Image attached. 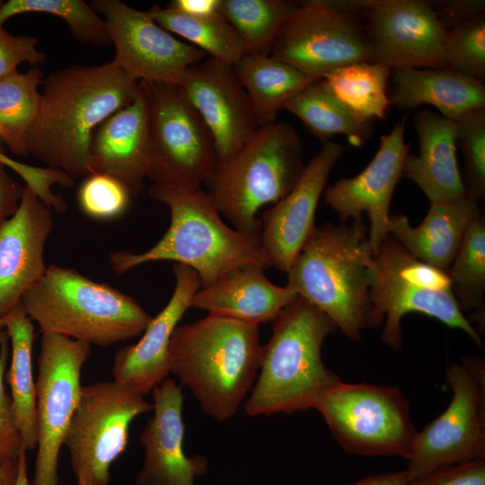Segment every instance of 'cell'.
Instances as JSON below:
<instances>
[{
  "instance_id": "obj_18",
  "label": "cell",
  "mask_w": 485,
  "mask_h": 485,
  "mask_svg": "<svg viewBox=\"0 0 485 485\" xmlns=\"http://www.w3.org/2000/svg\"><path fill=\"white\" fill-rule=\"evenodd\" d=\"M405 118L381 137L380 146L368 165L352 178H342L324 190V200L342 223L349 218L362 221L366 213L370 227L368 241L375 256L389 235L390 204L394 189L402 177L410 154L404 141Z\"/></svg>"
},
{
  "instance_id": "obj_38",
  "label": "cell",
  "mask_w": 485,
  "mask_h": 485,
  "mask_svg": "<svg viewBox=\"0 0 485 485\" xmlns=\"http://www.w3.org/2000/svg\"><path fill=\"white\" fill-rule=\"evenodd\" d=\"M455 128L464 161L466 196L478 203L485 198V108L468 111L455 121Z\"/></svg>"
},
{
  "instance_id": "obj_30",
  "label": "cell",
  "mask_w": 485,
  "mask_h": 485,
  "mask_svg": "<svg viewBox=\"0 0 485 485\" xmlns=\"http://www.w3.org/2000/svg\"><path fill=\"white\" fill-rule=\"evenodd\" d=\"M390 70L378 63L357 62L329 72L320 83L357 119L372 123L383 119L390 105Z\"/></svg>"
},
{
  "instance_id": "obj_17",
  "label": "cell",
  "mask_w": 485,
  "mask_h": 485,
  "mask_svg": "<svg viewBox=\"0 0 485 485\" xmlns=\"http://www.w3.org/2000/svg\"><path fill=\"white\" fill-rule=\"evenodd\" d=\"M176 87L211 132L218 163L237 152L260 126L233 64L206 57L185 71Z\"/></svg>"
},
{
  "instance_id": "obj_14",
  "label": "cell",
  "mask_w": 485,
  "mask_h": 485,
  "mask_svg": "<svg viewBox=\"0 0 485 485\" xmlns=\"http://www.w3.org/2000/svg\"><path fill=\"white\" fill-rule=\"evenodd\" d=\"M269 54L317 79L344 66L371 60L367 37L352 15L331 10L321 0L300 4Z\"/></svg>"
},
{
  "instance_id": "obj_28",
  "label": "cell",
  "mask_w": 485,
  "mask_h": 485,
  "mask_svg": "<svg viewBox=\"0 0 485 485\" xmlns=\"http://www.w3.org/2000/svg\"><path fill=\"white\" fill-rule=\"evenodd\" d=\"M10 341L11 363L6 374L13 414L26 451L37 446L36 380L33 377L34 325L21 303L3 317Z\"/></svg>"
},
{
  "instance_id": "obj_47",
  "label": "cell",
  "mask_w": 485,
  "mask_h": 485,
  "mask_svg": "<svg viewBox=\"0 0 485 485\" xmlns=\"http://www.w3.org/2000/svg\"><path fill=\"white\" fill-rule=\"evenodd\" d=\"M408 475L405 470L393 472L372 474L354 483L344 485H406Z\"/></svg>"
},
{
  "instance_id": "obj_43",
  "label": "cell",
  "mask_w": 485,
  "mask_h": 485,
  "mask_svg": "<svg viewBox=\"0 0 485 485\" xmlns=\"http://www.w3.org/2000/svg\"><path fill=\"white\" fill-rule=\"evenodd\" d=\"M6 169L0 163V223L15 213L25 187L12 178Z\"/></svg>"
},
{
  "instance_id": "obj_49",
  "label": "cell",
  "mask_w": 485,
  "mask_h": 485,
  "mask_svg": "<svg viewBox=\"0 0 485 485\" xmlns=\"http://www.w3.org/2000/svg\"><path fill=\"white\" fill-rule=\"evenodd\" d=\"M18 472V458L0 466V485H15Z\"/></svg>"
},
{
  "instance_id": "obj_48",
  "label": "cell",
  "mask_w": 485,
  "mask_h": 485,
  "mask_svg": "<svg viewBox=\"0 0 485 485\" xmlns=\"http://www.w3.org/2000/svg\"><path fill=\"white\" fill-rule=\"evenodd\" d=\"M322 3L328 8L347 13L352 14L358 12H368L377 3L376 0H321Z\"/></svg>"
},
{
  "instance_id": "obj_37",
  "label": "cell",
  "mask_w": 485,
  "mask_h": 485,
  "mask_svg": "<svg viewBox=\"0 0 485 485\" xmlns=\"http://www.w3.org/2000/svg\"><path fill=\"white\" fill-rule=\"evenodd\" d=\"M444 54L446 68L484 83V15L479 14L447 31Z\"/></svg>"
},
{
  "instance_id": "obj_45",
  "label": "cell",
  "mask_w": 485,
  "mask_h": 485,
  "mask_svg": "<svg viewBox=\"0 0 485 485\" xmlns=\"http://www.w3.org/2000/svg\"><path fill=\"white\" fill-rule=\"evenodd\" d=\"M221 0H173L166 8L191 17H211L221 13Z\"/></svg>"
},
{
  "instance_id": "obj_11",
  "label": "cell",
  "mask_w": 485,
  "mask_h": 485,
  "mask_svg": "<svg viewBox=\"0 0 485 485\" xmlns=\"http://www.w3.org/2000/svg\"><path fill=\"white\" fill-rule=\"evenodd\" d=\"M151 410L143 395L115 380L83 386L64 438L77 482L110 485V467L127 448L131 423Z\"/></svg>"
},
{
  "instance_id": "obj_53",
  "label": "cell",
  "mask_w": 485,
  "mask_h": 485,
  "mask_svg": "<svg viewBox=\"0 0 485 485\" xmlns=\"http://www.w3.org/2000/svg\"><path fill=\"white\" fill-rule=\"evenodd\" d=\"M75 485H82V484H80V483L76 482V484H75Z\"/></svg>"
},
{
  "instance_id": "obj_15",
  "label": "cell",
  "mask_w": 485,
  "mask_h": 485,
  "mask_svg": "<svg viewBox=\"0 0 485 485\" xmlns=\"http://www.w3.org/2000/svg\"><path fill=\"white\" fill-rule=\"evenodd\" d=\"M90 5L104 18L114 61L142 82L176 85L185 71L207 57L199 48L178 40L139 11L120 0H93Z\"/></svg>"
},
{
  "instance_id": "obj_5",
  "label": "cell",
  "mask_w": 485,
  "mask_h": 485,
  "mask_svg": "<svg viewBox=\"0 0 485 485\" xmlns=\"http://www.w3.org/2000/svg\"><path fill=\"white\" fill-rule=\"evenodd\" d=\"M368 230L363 222L316 226L287 273V286L359 340L370 310Z\"/></svg>"
},
{
  "instance_id": "obj_2",
  "label": "cell",
  "mask_w": 485,
  "mask_h": 485,
  "mask_svg": "<svg viewBox=\"0 0 485 485\" xmlns=\"http://www.w3.org/2000/svg\"><path fill=\"white\" fill-rule=\"evenodd\" d=\"M148 194L168 207L170 225L146 251L113 252L110 265L114 272L122 274L148 262L172 260L194 269L202 287H207L236 268H270L260 234H247L228 226L202 189L182 191L152 184Z\"/></svg>"
},
{
  "instance_id": "obj_6",
  "label": "cell",
  "mask_w": 485,
  "mask_h": 485,
  "mask_svg": "<svg viewBox=\"0 0 485 485\" xmlns=\"http://www.w3.org/2000/svg\"><path fill=\"white\" fill-rule=\"evenodd\" d=\"M40 332L107 347L143 334L153 316L133 297L73 269L48 266L21 299Z\"/></svg>"
},
{
  "instance_id": "obj_39",
  "label": "cell",
  "mask_w": 485,
  "mask_h": 485,
  "mask_svg": "<svg viewBox=\"0 0 485 485\" xmlns=\"http://www.w3.org/2000/svg\"><path fill=\"white\" fill-rule=\"evenodd\" d=\"M131 198L122 183L102 173L88 175L77 191V202L81 211L96 220L119 217L128 210Z\"/></svg>"
},
{
  "instance_id": "obj_42",
  "label": "cell",
  "mask_w": 485,
  "mask_h": 485,
  "mask_svg": "<svg viewBox=\"0 0 485 485\" xmlns=\"http://www.w3.org/2000/svg\"><path fill=\"white\" fill-rule=\"evenodd\" d=\"M406 485H485V459L442 466Z\"/></svg>"
},
{
  "instance_id": "obj_51",
  "label": "cell",
  "mask_w": 485,
  "mask_h": 485,
  "mask_svg": "<svg viewBox=\"0 0 485 485\" xmlns=\"http://www.w3.org/2000/svg\"><path fill=\"white\" fill-rule=\"evenodd\" d=\"M7 333L5 331V326L3 318L0 317V345L4 339L6 337Z\"/></svg>"
},
{
  "instance_id": "obj_27",
  "label": "cell",
  "mask_w": 485,
  "mask_h": 485,
  "mask_svg": "<svg viewBox=\"0 0 485 485\" xmlns=\"http://www.w3.org/2000/svg\"><path fill=\"white\" fill-rule=\"evenodd\" d=\"M389 101L399 109L428 104L457 121L470 110L485 108V85L446 67L396 69Z\"/></svg>"
},
{
  "instance_id": "obj_40",
  "label": "cell",
  "mask_w": 485,
  "mask_h": 485,
  "mask_svg": "<svg viewBox=\"0 0 485 485\" xmlns=\"http://www.w3.org/2000/svg\"><path fill=\"white\" fill-rule=\"evenodd\" d=\"M9 355L10 345L6 335L0 345V466L17 459L22 451H26L4 384Z\"/></svg>"
},
{
  "instance_id": "obj_1",
  "label": "cell",
  "mask_w": 485,
  "mask_h": 485,
  "mask_svg": "<svg viewBox=\"0 0 485 485\" xmlns=\"http://www.w3.org/2000/svg\"><path fill=\"white\" fill-rule=\"evenodd\" d=\"M139 81L110 60L72 65L44 78L37 117L29 131V155L73 180L86 178L94 129L135 98Z\"/></svg>"
},
{
  "instance_id": "obj_24",
  "label": "cell",
  "mask_w": 485,
  "mask_h": 485,
  "mask_svg": "<svg viewBox=\"0 0 485 485\" xmlns=\"http://www.w3.org/2000/svg\"><path fill=\"white\" fill-rule=\"evenodd\" d=\"M261 266L236 268L192 295L190 308L250 324L272 322L298 295L266 277Z\"/></svg>"
},
{
  "instance_id": "obj_33",
  "label": "cell",
  "mask_w": 485,
  "mask_h": 485,
  "mask_svg": "<svg viewBox=\"0 0 485 485\" xmlns=\"http://www.w3.org/2000/svg\"><path fill=\"white\" fill-rule=\"evenodd\" d=\"M146 12L161 27L188 40L207 57L234 65L246 54L242 40L222 13L198 18L158 5Z\"/></svg>"
},
{
  "instance_id": "obj_16",
  "label": "cell",
  "mask_w": 485,
  "mask_h": 485,
  "mask_svg": "<svg viewBox=\"0 0 485 485\" xmlns=\"http://www.w3.org/2000/svg\"><path fill=\"white\" fill-rule=\"evenodd\" d=\"M367 14L370 62L395 70L445 67L447 30L429 3L378 0Z\"/></svg>"
},
{
  "instance_id": "obj_12",
  "label": "cell",
  "mask_w": 485,
  "mask_h": 485,
  "mask_svg": "<svg viewBox=\"0 0 485 485\" xmlns=\"http://www.w3.org/2000/svg\"><path fill=\"white\" fill-rule=\"evenodd\" d=\"M484 373L483 360L476 357L447 366L450 403L418 431L405 470L409 481L442 466L485 459Z\"/></svg>"
},
{
  "instance_id": "obj_13",
  "label": "cell",
  "mask_w": 485,
  "mask_h": 485,
  "mask_svg": "<svg viewBox=\"0 0 485 485\" xmlns=\"http://www.w3.org/2000/svg\"><path fill=\"white\" fill-rule=\"evenodd\" d=\"M41 334L36 379L37 454L31 485H59V452L80 399L81 372L92 346L56 333Z\"/></svg>"
},
{
  "instance_id": "obj_36",
  "label": "cell",
  "mask_w": 485,
  "mask_h": 485,
  "mask_svg": "<svg viewBox=\"0 0 485 485\" xmlns=\"http://www.w3.org/2000/svg\"><path fill=\"white\" fill-rule=\"evenodd\" d=\"M26 13H42L62 19L70 33L84 45L105 47L110 43L103 18L83 0H8L0 7V26Z\"/></svg>"
},
{
  "instance_id": "obj_9",
  "label": "cell",
  "mask_w": 485,
  "mask_h": 485,
  "mask_svg": "<svg viewBox=\"0 0 485 485\" xmlns=\"http://www.w3.org/2000/svg\"><path fill=\"white\" fill-rule=\"evenodd\" d=\"M140 83L147 107L146 178L163 188L201 190L219 163L211 132L176 85Z\"/></svg>"
},
{
  "instance_id": "obj_34",
  "label": "cell",
  "mask_w": 485,
  "mask_h": 485,
  "mask_svg": "<svg viewBox=\"0 0 485 485\" xmlns=\"http://www.w3.org/2000/svg\"><path fill=\"white\" fill-rule=\"evenodd\" d=\"M447 273L462 313L475 310L473 321L481 335L485 329V221L481 216L469 225Z\"/></svg>"
},
{
  "instance_id": "obj_4",
  "label": "cell",
  "mask_w": 485,
  "mask_h": 485,
  "mask_svg": "<svg viewBox=\"0 0 485 485\" xmlns=\"http://www.w3.org/2000/svg\"><path fill=\"white\" fill-rule=\"evenodd\" d=\"M271 322L260 373L244 406L249 416L313 409L320 396L340 381L322 358L324 340L337 330L325 313L297 296Z\"/></svg>"
},
{
  "instance_id": "obj_31",
  "label": "cell",
  "mask_w": 485,
  "mask_h": 485,
  "mask_svg": "<svg viewBox=\"0 0 485 485\" xmlns=\"http://www.w3.org/2000/svg\"><path fill=\"white\" fill-rule=\"evenodd\" d=\"M282 110L296 116L323 144L336 135H344L355 146H362L372 134V123L352 116L321 84H311L291 97Z\"/></svg>"
},
{
  "instance_id": "obj_7",
  "label": "cell",
  "mask_w": 485,
  "mask_h": 485,
  "mask_svg": "<svg viewBox=\"0 0 485 485\" xmlns=\"http://www.w3.org/2000/svg\"><path fill=\"white\" fill-rule=\"evenodd\" d=\"M304 167L301 138L291 124L260 125L237 152L217 164L204 182L206 193L234 229L260 234L259 209L283 198Z\"/></svg>"
},
{
  "instance_id": "obj_52",
  "label": "cell",
  "mask_w": 485,
  "mask_h": 485,
  "mask_svg": "<svg viewBox=\"0 0 485 485\" xmlns=\"http://www.w3.org/2000/svg\"><path fill=\"white\" fill-rule=\"evenodd\" d=\"M4 1L0 0V7L4 4Z\"/></svg>"
},
{
  "instance_id": "obj_46",
  "label": "cell",
  "mask_w": 485,
  "mask_h": 485,
  "mask_svg": "<svg viewBox=\"0 0 485 485\" xmlns=\"http://www.w3.org/2000/svg\"><path fill=\"white\" fill-rule=\"evenodd\" d=\"M0 163L6 168L13 171L19 177L22 179L25 185L31 188L39 186L45 176V171L41 167L30 165L18 162L0 150Z\"/></svg>"
},
{
  "instance_id": "obj_10",
  "label": "cell",
  "mask_w": 485,
  "mask_h": 485,
  "mask_svg": "<svg viewBox=\"0 0 485 485\" xmlns=\"http://www.w3.org/2000/svg\"><path fill=\"white\" fill-rule=\"evenodd\" d=\"M347 453L408 460L418 433L410 403L395 386L339 381L314 407Z\"/></svg>"
},
{
  "instance_id": "obj_8",
  "label": "cell",
  "mask_w": 485,
  "mask_h": 485,
  "mask_svg": "<svg viewBox=\"0 0 485 485\" xmlns=\"http://www.w3.org/2000/svg\"><path fill=\"white\" fill-rule=\"evenodd\" d=\"M370 272L366 327H378L384 321L381 340L386 346L401 348V319L419 313L464 331L483 347L481 335L458 306L447 271L418 260L388 235L370 261Z\"/></svg>"
},
{
  "instance_id": "obj_25",
  "label": "cell",
  "mask_w": 485,
  "mask_h": 485,
  "mask_svg": "<svg viewBox=\"0 0 485 485\" xmlns=\"http://www.w3.org/2000/svg\"><path fill=\"white\" fill-rule=\"evenodd\" d=\"M413 123L419 153L407 155L402 176L415 182L430 204L465 197L456 159L455 121L424 109L414 115Z\"/></svg>"
},
{
  "instance_id": "obj_20",
  "label": "cell",
  "mask_w": 485,
  "mask_h": 485,
  "mask_svg": "<svg viewBox=\"0 0 485 485\" xmlns=\"http://www.w3.org/2000/svg\"><path fill=\"white\" fill-rule=\"evenodd\" d=\"M54 228L52 208L24 187L19 207L0 223V317L45 274L44 247Z\"/></svg>"
},
{
  "instance_id": "obj_41",
  "label": "cell",
  "mask_w": 485,
  "mask_h": 485,
  "mask_svg": "<svg viewBox=\"0 0 485 485\" xmlns=\"http://www.w3.org/2000/svg\"><path fill=\"white\" fill-rule=\"evenodd\" d=\"M38 38L13 35L0 26V80L17 70L24 62L32 66L46 60V53L37 48Z\"/></svg>"
},
{
  "instance_id": "obj_3",
  "label": "cell",
  "mask_w": 485,
  "mask_h": 485,
  "mask_svg": "<svg viewBox=\"0 0 485 485\" xmlns=\"http://www.w3.org/2000/svg\"><path fill=\"white\" fill-rule=\"evenodd\" d=\"M262 346L259 325L208 314L175 328L169 371L190 388L208 416L227 420L252 388Z\"/></svg>"
},
{
  "instance_id": "obj_32",
  "label": "cell",
  "mask_w": 485,
  "mask_h": 485,
  "mask_svg": "<svg viewBox=\"0 0 485 485\" xmlns=\"http://www.w3.org/2000/svg\"><path fill=\"white\" fill-rule=\"evenodd\" d=\"M43 71L37 66L0 80V142L22 157L29 156L27 138L37 117Z\"/></svg>"
},
{
  "instance_id": "obj_23",
  "label": "cell",
  "mask_w": 485,
  "mask_h": 485,
  "mask_svg": "<svg viewBox=\"0 0 485 485\" xmlns=\"http://www.w3.org/2000/svg\"><path fill=\"white\" fill-rule=\"evenodd\" d=\"M89 169L91 173L118 180L132 198L143 190L147 169V107L140 82L133 101L94 129Z\"/></svg>"
},
{
  "instance_id": "obj_19",
  "label": "cell",
  "mask_w": 485,
  "mask_h": 485,
  "mask_svg": "<svg viewBox=\"0 0 485 485\" xmlns=\"http://www.w3.org/2000/svg\"><path fill=\"white\" fill-rule=\"evenodd\" d=\"M343 153L335 142L323 144L305 165L299 180L262 214L260 238L270 267L287 273L316 227L315 212L329 175Z\"/></svg>"
},
{
  "instance_id": "obj_22",
  "label": "cell",
  "mask_w": 485,
  "mask_h": 485,
  "mask_svg": "<svg viewBox=\"0 0 485 485\" xmlns=\"http://www.w3.org/2000/svg\"><path fill=\"white\" fill-rule=\"evenodd\" d=\"M172 270L175 287L167 304L153 317L141 339L119 348L113 359V380L143 396L170 374L168 352L172 333L190 308L192 295L202 287L198 275L191 268L174 263Z\"/></svg>"
},
{
  "instance_id": "obj_44",
  "label": "cell",
  "mask_w": 485,
  "mask_h": 485,
  "mask_svg": "<svg viewBox=\"0 0 485 485\" xmlns=\"http://www.w3.org/2000/svg\"><path fill=\"white\" fill-rule=\"evenodd\" d=\"M485 2L482 0H458L450 1L446 6L437 12L438 17L444 26L455 25L475 17L484 11Z\"/></svg>"
},
{
  "instance_id": "obj_50",
  "label": "cell",
  "mask_w": 485,
  "mask_h": 485,
  "mask_svg": "<svg viewBox=\"0 0 485 485\" xmlns=\"http://www.w3.org/2000/svg\"><path fill=\"white\" fill-rule=\"evenodd\" d=\"M15 485H31L28 476L27 451H22L18 457V472Z\"/></svg>"
},
{
  "instance_id": "obj_29",
  "label": "cell",
  "mask_w": 485,
  "mask_h": 485,
  "mask_svg": "<svg viewBox=\"0 0 485 485\" xmlns=\"http://www.w3.org/2000/svg\"><path fill=\"white\" fill-rule=\"evenodd\" d=\"M259 125L276 121L291 97L320 80L308 76L270 54L246 53L234 64Z\"/></svg>"
},
{
  "instance_id": "obj_26",
  "label": "cell",
  "mask_w": 485,
  "mask_h": 485,
  "mask_svg": "<svg viewBox=\"0 0 485 485\" xmlns=\"http://www.w3.org/2000/svg\"><path fill=\"white\" fill-rule=\"evenodd\" d=\"M480 216L477 202L465 196L430 204L418 226H412L405 216H390L389 234L418 260L447 271L469 225Z\"/></svg>"
},
{
  "instance_id": "obj_21",
  "label": "cell",
  "mask_w": 485,
  "mask_h": 485,
  "mask_svg": "<svg viewBox=\"0 0 485 485\" xmlns=\"http://www.w3.org/2000/svg\"><path fill=\"white\" fill-rule=\"evenodd\" d=\"M152 396L154 414L139 436L145 460L135 483L195 485V479L207 471V459L184 453L181 387L166 378L153 389Z\"/></svg>"
},
{
  "instance_id": "obj_35",
  "label": "cell",
  "mask_w": 485,
  "mask_h": 485,
  "mask_svg": "<svg viewBox=\"0 0 485 485\" xmlns=\"http://www.w3.org/2000/svg\"><path fill=\"white\" fill-rule=\"evenodd\" d=\"M299 5L287 0H221L220 12L242 40L246 53L269 54Z\"/></svg>"
}]
</instances>
